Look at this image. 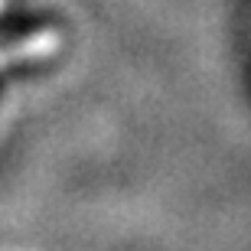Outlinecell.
Listing matches in <instances>:
<instances>
[{"label":"cell","instance_id":"obj_1","mask_svg":"<svg viewBox=\"0 0 251 251\" xmlns=\"http://www.w3.org/2000/svg\"><path fill=\"white\" fill-rule=\"evenodd\" d=\"M0 7H3V0H0Z\"/></svg>","mask_w":251,"mask_h":251}]
</instances>
